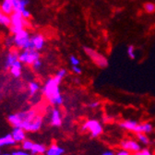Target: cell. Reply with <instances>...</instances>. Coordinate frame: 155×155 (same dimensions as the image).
<instances>
[{
	"mask_svg": "<svg viewBox=\"0 0 155 155\" xmlns=\"http://www.w3.org/2000/svg\"><path fill=\"white\" fill-rule=\"evenodd\" d=\"M62 80L63 79H61L60 77L54 75L53 78H50V79L46 81L43 88V94L48 101L61 94L60 90H59V85Z\"/></svg>",
	"mask_w": 155,
	"mask_h": 155,
	"instance_id": "obj_1",
	"label": "cell"
},
{
	"mask_svg": "<svg viewBox=\"0 0 155 155\" xmlns=\"http://www.w3.org/2000/svg\"><path fill=\"white\" fill-rule=\"evenodd\" d=\"M47 148L41 143H34L32 149L31 150V155H42L46 152Z\"/></svg>",
	"mask_w": 155,
	"mask_h": 155,
	"instance_id": "obj_16",
	"label": "cell"
},
{
	"mask_svg": "<svg viewBox=\"0 0 155 155\" xmlns=\"http://www.w3.org/2000/svg\"><path fill=\"white\" fill-rule=\"evenodd\" d=\"M102 155H114V153L113 151H111V150H107V151L104 152Z\"/></svg>",
	"mask_w": 155,
	"mask_h": 155,
	"instance_id": "obj_35",
	"label": "cell"
},
{
	"mask_svg": "<svg viewBox=\"0 0 155 155\" xmlns=\"http://www.w3.org/2000/svg\"><path fill=\"white\" fill-rule=\"evenodd\" d=\"M43 126V117L37 114L36 117L31 121H25L21 124V127L26 132H36L40 130Z\"/></svg>",
	"mask_w": 155,
	"mask_h": 155,
	"instance_id": "obj_5",
	"label": "cell"
},
{
	"mask_svg": "<svg viewBox=\"0 0 155 155\" xmlns=\"http://www.w3.org/2000/svg\"><path fill=\"white\" fill-rule=\"evenodd\" d=\"M72 71H73L75 74H77V75H81V74L82 73V69H81V68L79 67V66H73V67H72Z\"/></svg>",
	"mask_w": 155,
	"mask_h": 155,
	"instance_id": "obj_30",
	"label": "cell"
},
{
	"mask_svg": "<svg viewBox=\"0 0 155 155\" xmlns=\"http://www.w3.org/2000/svg\"><path fill=\"white\" fill-rule=\"evenodd\" d=\"M141 128H142V133H150L153 130V127L150 123H143L141 124Z\"/></svg>",
	"mask_w": 155,
	"mask_h": 155,
	"instance_id": "obj_25",
	"label": "cell"
},
{
	"mask_svg": "<svg viewBox=\"0 0 155 155\" xmlns=\"http://www.w3.org/2000/svg\"><path fill=\"white\" fill-rule=\"evenodd\" d=\"M99 105H100V102H92V103L89 104V107H91V108H92V109L97 108Z\"/></svg>",
	"mask_w": 155,
	"mask_h": 155,
	"instance_id": "obj_34",
	"label": "cell"
},
{
	"mask_svg": "<svg viewBox=\"0 0 155 155\" xmlns=\"http://www.w3.org/2000/svg\"><path fill=\"white\" fill-rule=\"evenodd\" d=\"M1 155H11V153H2Z\"/></svg>",
	"mask_w": 155,
	"mask_h": 155,
	"instance_id": "obj_36",
	"label": "cell"
},
{
	"mask_svg": "<svg viewBox=\"0 0 155 155\" xmlns=\"http://www.w3.org/2000/svg\"><path fill=\"white\" fill-rule=\"evenodd\" d=\"M14 11L22 12L25 9V7L30 3V0H12Z\"/></svg>",
	"mask_w": 155,
	"mask_h": 155,
	"instance_id": "obj_13",
	"label": "cell"
},
{
	"mask_svg": "<svg viewBox=\"0 0 155 155\" xmlns=\"http://www.w3.org/2000/svg\"><path fill=\"white\" fill-rule=\"evenodd\" d=\"M50 122L53 127H58L62 125V116L60 110L54 107L51 111V116H50Z\"/></svg>",
	"mask_w": 155,
	"mask_h": 155,
	"instance_id": "obj_7",
	"label": "cell"
},
{
	"mask_svg": "<svg viewBox=\"0 0 155 155\" xmlns=\"http://www.w3.org/2000/svg\"><path fill=\"white\" fill-rule=\"evenodd\" d=\"M31 41L32 43L33 48L36 51H40L44 48L45 44V37L42 34H35L31 38Z\"/></svg>",
	"mask_w": 155,
	"mask_h": 155,
	"instance_id": "obj_8",
	"label": "cell"
},
{
	"mask_svg": "<svg viewBox=\"0 0 155 155\" xmlns=\"http://www.w3.org/2000/svg\"><path fill=\"white\" fill-rule=\"evenodd\" d=\"M136 155H152V154L148 149H143V150H140L138 152H136Z\"/></svg>",
	"mask_w": 155,
	"mask_h": 155,
	"instance_id": "obj_29",
	"label": "cell"
},
{
	"mask_svg": "<svg viewBox=\"0 0 155 155\" xmlns=\"http://www.w3.org/2000/svg\"><path fill=\"white\" fill-rule=\"evenodd\" d=\"M18 55L19 53H18L17 51H12L8 54L6 58V64H5L6 68H10L18 60Z\"/></svg>",
	"mask_w": 155,
	"mask_h": 155,
	"instance_id": "obj_10",
	"label": "cell"
},
{
	"mask_svg": "<svg viewBox=\"0 0 155 155\" xmlns=\"http://www.w3.org/2000/svg\"><path fill=\"white\" fill-rule=\"evenodd\" d=\"M28 88H29V94L32 96L39 91V90H40V85L36 81H31L28 85Z\"/></svg>",
	"mask_w": 155,
	"mask_h": 155,
	"instance_id": "obj_20",
	"label": "cell"
},
{
	"mask_svg": "<svg viewBox=\"0 0 155 155\" xmlns=\"http://www.w3.org/2000/svg\"><path fill=\"white\" fill-rule=\"evenodd\" d=\"M21 69H22V63H21V61H19V60H18V61L9 68L11 75H12L13 77H15V78H19V77H21Z\"/></svg>",
	"mask_w": 155,
	"mask_h": 155,
	"instance_id": "obj_17",
	"label": "cell"
},
{
	"mask_svg": "<svg viewBox=\"0 0 155 155\" xmlns=\"http://www.w3.org/2000/svg\"><path fill=\"white\" fill-rule=\"evenodd\" d=\"M12 138L17 143H21L23 140H26V131L21 127H13L12 132Z\"/></svg>",
	"mask_w": 155,
	"mask_h": 155,
	"instance_id": "obj_9",
	"label": "cell"
},
{
	"mask_svg": "<svg viewBox=\"0 0 155 155\" xmlns=\"http://www.w3.org/2000/svg\"><path fill=\"white\" fill-rule=\"evenodd\" d=\"M0 24L4 25L6 27H10V24H11L10 17L4 14L3 11L1 10V8H0Z\"/></svg>",
	"mask_w": 155,
	"mask_h": 155,
	"instance_id": "obj_19",
	"label": "cell"
},
{
	"mask_svg": "<svg viewBox=\"0 0 155 155\" xmlns=\"http://www.w3.org/2000/svg\"><path fill=\"white\" fill-rule=\"evenodd\" d=\"M127 54L128 55V57L130 58V59L134 60L136 58V52H135V47L134 45H130L127 46Z\"/></svg>",
	"mask_w": 155,
	"mask_h": 155,
	"instance_id": "obj_24",
	"label": "cell"
},
{
	"mask_svg": "<svg viewBox=\"0 0 155 155\" xmlns=\"http://www.w3.org/2000/svg\"><path fill=\"white\" fill-rule=\"evenodd\" d=\"M143 8L146 13L153 14V13H155V3L151 2V1H148L143 4Z\"/></svg>",
	"mask_w": 155,
	"mask_h": 155,
	"instance_id": "obj_21",
	"label": "cell"
},
{
	"mask_svg": "<svg viewBox=\"0 0 155 155\" xmlns=\"http://www.w3.org/2000/svg\"><path fill=\"white\" fill-rule=\"evenodd\" d=\"M55 75L58 76V77H60L61 79H64V78L66 77V75H67V70L65 68H61V69H59L56 72Z\"/></svg>",
	"mask_w": 155,
	"mask_h": 155,
	"instance_id": "obj_28",
	"label": "cell"
},
{
	"mask_svg": "<svg viewBox=\"0 0 155 155\" xmlns=\"http://www.w3.org/2000/svg\"><path fill=\"white\" fill-rule=\"evenodd\" d=\"M115 155H131V153H130V151H128V150H119L117 153H116Z\"/></svg>",
	"mask_w": 155,
	"mask_h": 155,
	"instance_id": "obj_32",
	"label": "cell"
},
{
	"mask_svg": "<svg viewBox=\"0 0 155 155\" xmlns=\"http://www.w3.org/2000/svg\"><path fill=\"white\" fill-rule=\"evenodd\" d=\"M41 67H42V61H41L40 59L37 60V61H35V62L33 63V65H32V68H33L35 70L40 69V68H41Z\"/></svg>",
	"mask_w": 155,
	"mask_h": 155,
	"instance_id": "obj_31",
	"label": "cell"
},
{
	"mask_svg": "<svg viewBox=\"0 0 155 155\" xmlns=\"http://www.w3.org/2000/svg\"><path fill=\"white\" fill-rule=\"evenodd\" d=\"M33 145H34V143L31 140H27V139L21 142V148L25 151H31V150L32 149Z\"/></svg>",
	"mask_w": 155,
	"mask_h": 155,
	"instance_id": "obj_22",
	"label": "cell"
},
{
	"mask_svg": "<svg viewBox=\"0 0 155 155\" xmlns=\"http://www.w3.org/2000/svg\"><path fill=\"white\" fill-rule=\"evenodd\" d=\"M2 153H1V150H0V155H1Z\"/></svg>",
	"mask_w": 155,
	"mask_h": 155,
	"instance_id": "obj_37",
	"label": "cell"
},
{
	"mask_svg": "<svg viewBox=\"0 0 155 155\" xmlns=\"http://www.w3.org/2000/svg\"><path fill=\"white\" fill-rule=\"evenodd\" d=\"M85 54L91 58V61L100 68H106L108 67V60L106 59V57L102 55L101 54H99L97 51H95L94 49L91 48V47H87L84 46L83 47Z\"/></svg>",
	"mask_w": 155,
	"mask_h": 155,
	"instance_id": "obj_3",
	"label": "cell"
},
{
	"mask_svg": "<svg viewBox=\"0 0 155 155\" xmlns=\"http://www.w3.org/2000/svg\"><path fill=\"white\" fill-rule=\"evenodd\" d=\"M40 59V54L36 50H28L27 51V59L25 64L32 66L33 63Z\"/></svg>",
	"mask_w": 155,
	"mask_h": 155,
	"instance_id": "obj_11",
	"label": "cell"
},
{
	"mask_svg": "<svg viewBox=\"0 0 155 155\" xmlns=\"http://www.w3.org/2000/svg\"><path fill=\"white\" fill-rule=\"evenodd\" d=\"M11 155H31L28 151H25L23 150H17L11 152Z\"/></svg>",
	"mask_w": 155,
	"mask_h": 155,
	"instance_id": "obj_27",
	"label": "cell"
},
{
	"mask_svg": "<svg viewBox=\"0 0 155 155\" xmlns=\"http://www.w3.org/2000/svg\"><path fill=\"white\" fill-rule=\"evenodd\" d=\"M82 130L83 131H90L92 138L98 137V136H100L104 131L101 123L97 120H94V119L87 120L82 126Z\"/></svg>",
	"mask_w": 155,
	"mask_h": 155,
	"instance_id": "obj_4",
	"label": "cell"
},
{
	"mask_svg": "<svg viewBox=\"0 0 155 155\" xmlns=\"http://www.w3.org/2000/svg\"><path fill=\"white\" fill-rule=\"evenodd\" d=\"M10 19H11V24H10L9 30H10V32L14 35L18 33V31L24 30L25 27L31 26L29 21L22 17L21 12L14 11L10 16Z\"/></svg>",
	"mask_w": 155,
	"mask_h": 155,
	"instance_id": "obj_2",
	"label": "cell"
},
{
	"mask_svg": "<svg viewBox=\"0 0 155 155\" xmlns=\"http://www.w3.org/2000/svg\"><path fill=\"white\" fill-rule=\"evenodd\" d=\"M21 15H22V17L24 18H29L30 17H31V13H30V11H28V10H26V9H24L22 12H21Z\"/></svg>",
	"mask_w": 155,
	"mask_h": 155,
	"instance_id": "obj_33",
	"label": "cell"
},
{
	"mask_svg": "<svg viewBox=\"0 0 155 155\" xmlns=\"http://www.w3.org/2000/svg\"><path fill=\"white\" fill-rule=\"evenodd\" d=\"M1 10L3 11L4 14L6 15H11L14 12V8H13V3L12 0H3V2L0 7Z\"/></svg>",
	"mask_w": 155,
	"mask_h": 155,
	"instance_id": "obj_14",
	"label": "cell"
},
{
	"mask_svg": "<svg viewBox=\"0 0 155 155\" xmlns=\"http://www.w3.org/2000/svg\"><path fill=\"white\" fill-rule=\"evenodd\" d=\"M16 144L17 142L13 140L11 133L0 138V148H2L4 146H14Z\"/></svg>",
	"mask_w": 155,
	"mask_h": 155,
	"instance_id": "obj_15",
	"label": "cell"
},
{
	"mask_svg": "<svg viewBox=\"0 0 155 155\" xmlns=\"http://www.w3.org/2000/svg\"><path fill=\"white\" fill-rule=\"evenodd\" d=\"M69 62L71 64V66H80V60H79V58H78L76 55H70L69 56Z\"/></svg>",
	"mask_w": 155,
	"mask_h": 155,
	"instance_id": "obj_26",
	"label": "cell"
},
{
	"mask_svg": "<svg viewBox=\"0 0 155 155\" xmlns=\"http://www.w3.org/2000/svg\"><path fill=\"white\" fill-rule=\"evenodd\" d=\"M65 153V150L56 144H52L49 148H47L45 155H63Z\"/></svg>",
	"mask_w": 155,
	"mask_h": 155,
	"instance_id": "obj_12",
	"label": "cell"
},
{
	"mask_svg": "<svg viewBox=\"0 0 155 155\" xmlns=\"http://www.w3.org/2000/svg\"><path fill=\"white\" fill-rule=\"evenodd\" d=\"M138 125H139V123L135 120H125L119 124V127L122 128L130 130V131H134Z\"/></svg>",
	"mask_w": 155,
	"mask_h": 155,
	"instance_id": "obj_18",
	"label": "cell"
},
{
	"mask_svg": "<svg viewBox=\"0 0 155 155\" xmlns=\"http://www.w3.org/2000/svg\"><path fill=\"white\" fill-rule=\"evenodd\" d=\"M120 146L123 150L132 151V152H138L140 150V145L135 140H124L120 142Z\"/></svg>",
	"mask_w": 155,
	"mask_h": 155,
	"instance_id": "obj_6",
	"label": "cell"
},
{
	"mask_svg": "<svg viewBox=\"0 0 155 155\" xmlns=\"http://www.w3.org/2000/svg\"><path fill=\"white\" fill-rule=\"evenodd\" d=\"M137 138L138 140L144 145H148L150 143V140L147 136L143 133H137Z\"/></svg>",
	"mask_w": 155,
	"mask_h": 155,
	"instance_id": "obj_23",
	"label": "cell"
}]
</instances>
